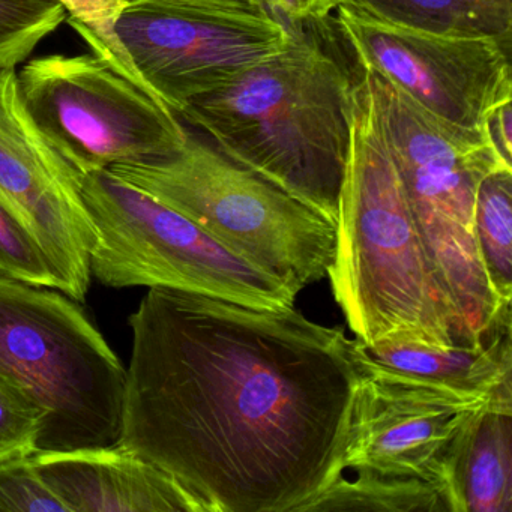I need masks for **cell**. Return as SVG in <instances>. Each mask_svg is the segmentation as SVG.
<instances>
[{
  "mask_svg": "<svg viewBox=\"0 0 512 512\" xmlns=\"http://www.w3.org/2000/svg\"><path fill=\"white\" fill-rule=\"evenodd\" d=\"M128 323L119 445L206 512H305L344 475L359 370L341 328L163 287Z\"/></svg>",
  "mask_w": 512,
  "mask_h": 512,
  "instance_id": "1",
  "label": "cell"
},
{
  "mask_svg": "<svg viewBox=\"0 0 512 512\" xmlns=\"http://www.w3.org/2000/svg\"><path fill=\"white\" fill-rule=\"evenodd\" d=\"M280 55L184 107L221 154L337 226L356 77L323 22L292 29Z\"/></svg>",
  "mask_w": 512,
  "mask_h": 512,
  "instance_id": "2",
  "label": "cell"
},
{
  "mask_svg": "<svg viewBox=\"0 0 512 512\" xmlns=\"http://www.w3.org/2000/svg\"><path fill=\"white\" fill-rule=\"evenodd\" d=\"M328 277L335 302L361 343L460 346L454 310L416 226L361 74L353 86Z\"/></svg>",
  "mask_w": 512,
  "mask_h": 512,
  "instance_id": "3",
  "label": "cell"
},
{
  "mask_svg": "<svg viewBox=\"0 0 512 512\" xmlns=\"http://www.w3.org/2000/svg\"><path fill=\"white\" fill-rule=\"evenodd\" d=\"M373 100L380 134L397 169L416 226L458 325L460 346L484 343L511 320L488 287L476 248L473 211L485 176L511 166L487 130L434 115L391 80L359 70Z\"/></svg>",
  "mask_w": 512,
  "mask_h": 512,
  "instance_id": "4",
  "label": "cell"
},
{
  "mask_svg": "<svg viewBox=\"0 0 512 512\" xmlns=\"http://www.w3.org/2000/svg\"><path fill=\"white\" fill-rule=\"evenodd\" d=\"M0 379L40 410L37 454L119 445L127 367L61 290L0 272Z\"/></svg>",
  "mask_w": 512,
  "mask_h": 512,
  "instance_id": "5",
  "label": "cell"
},
{
  "mask_svg": "<svg viewBox=\"0 0 512 512\" xmlns=\"http://www.w3.org/2000/svg\"><path fill=\"white\" fill-rule=\"evenodd\" d=\"M107 170L184 215L298 295L328 277L337 226L239 166L208 140L190 133L167 157L115 164Z\"/></svg>",
  "mask_w": 512,
  "mask_h": 512,
  "instance_id": "6",
  "label": "cell"
},
{
  "mask_svg": "<svg viewBox=\"0 0 512 512\" xmlns=\"http://www.w3.org/2000/svg\"><path fill=\"white\" fill-rule=\"evenodd\" d=\"M82 197L97 230L92 277L104 286L163 287L266 310L295 307L298 293L283 281L109 170L83 176Z\"/></svg>",
  "mask_w": 512,
  "mask_h": 512,
  "instance_id": "7",
  "label": "cell"
},
{
  "mask_svg": "<svg viewBox=\"0 0 512 512\" xmlns=\"http://www.w3.org/2000/svg\"><path fill=\"white\" fill-rule=\"evenodd\" d=\"M17 79L35 124L83 176L167 157L190 134L166 104L97 55L35 58Z\"/></svg>",
  "mask_w": 512,
  "mask_h": 512,
  "instance_id": "8",
  "label": "cell"
},
{
  "mask_svg": "<svg viewBox=\"0 0 512 512\" xmlns=\"http://www.w3.org/2000/svg\"><path fill=\"white\" fill-rule=\"evenodd\" d=\"M323 22L358 70L391 80L446 121L485 130L491 113L512 101L509 43L407 28L344 2Z\"/></svg>",
  "mask_w": 512,
  "mask_h": 512,
  "instance_id": "9",
  "label": "cell"
},
{
  "mask_svg": "<svg viewBox=\"0 0 512 512\" xmlns=\"http://www.w3.org/2000/svg\"><path fill=\"white\" fill-rule=\"evenodd\" d=\"M116 34L146 88L173 113L283 53L293 31L268 11L220 13L130 2Z\"/></svg>",
  "mask_w": 512,
  "mask_h": 512,
  "instance_id": "10",
  "label": "cell"
},
{
  "mask_svg": "<svg viewBox=\"0 0 512 512\" xmlns=\"http://www.w3.org/2000/svg\"><path fill=\"white\" fill-rule=\"evenodd\" d=\"M82 179L29 115L16 68H0V203L40 248L59 290L79 304L97 242Z\"/></svg>",
  "mask_w": 512,
  "mask_h": 512,
  "instance_id": "11",
  "label": "cell"
},
{
  "mask_svg": "<svg viewBox=\"0 0 512 512\" xmlns=\"http://www.w3.org/2000/svg\"><path fill=\"white\" fill-rule=\"evenodd\" d=\"M353 350L359 382L344 445V472L419 479L443 490L452 442L473 412L491 401L380 370L359 355L355 340Z\"/></svg>",
  "mask_w": 512,
  "mask_h": 512,
  "instance_id": "12",
  "label": "cell"
},
{
  "mask_svg": "<svg viewBox=\"0 0 512 512\" xmlns=\"http://www.w3.org/2000/svg\"><path fill=\"white\" fill-rule=\"evenodd\" d=\"M32 461L68 512H206L170 473L121 445L40 452Z\"/></svg>",
  "mask_w": 512,
  "mask_h": 512,
  "instance_id": "13",
  "label": "cell"
},
{
  "mask_svg": "<svg viewBox=\"0 0 512 512\" xmlns=\"http://www.w3.org/2000/svg\"><path fill=\"white\" fill-rule=\"evenodd\" d=\"M365 361L397 376L482 401H512L511 323L484 343L449 349L421 344L367 346L355 338Z\"/></svg>",
  "mask_w": 512,
  "mask_h": 512,
  "instance_id": "14",
  "label": "cell"
},
{
  "mask_svg": "<svg viewBox=\"0 0 512 512\" xmlns=\"http://www.w3.org/2000/svg\"><path fill=\"white\" fill-rule=\"evenodd\" d=\"M443 493L449 512L512 511V401L473 412L446 457Z\"/></svg>",
  "mask_w": 512,
  "mask_h": 512,
  "instance_id": "15",
  "label": "cell"
},
{
  "mask_svg": "<svg viewBox=\"0 0 512 512\" xmlns=\"http://www.w3.org/2000/svg\"><path fill=\"white\" fill-rule=\"evenodd\" d=\"M377 19L455 37L511 44L512 0H343Z\"/></svg>",
  "mask_w": 512,
  "mask_h": 512,
  "instance_id": "16",
  "label": "cell"
},
{
  "mask_svg": "<svg viewBox=\"0 0 512 512\" xmlns=\"http://www.w3.org/2000/svg\"><path fill=\"white\" fill-rule=\"evenodd\" d=\"M476 248L485 280L502 305L512 299V169L500 167L485 176L473 211Z\"/></svg>",
  "mask_w": 512,
  "mask_h": 512,
  "instance_id": "17",
  "label": "cell"
},
{
  "mask_svg": "<svg viewBox=\"0 0 512 512\" xmlns=\"http://www.w3.org/2000/svg\"><path fill=\"white\" fill-rule=\"evenodd\" d=\"M308 511H449V506L442 488L430 482L356 473L353 479L340 476Z\"/></svg>",
  "mask_w": 512,
  "mask_h": 512,
  "instance_id": "18",
  "label": "cell"
},
{
  "mask_svg": "<svg viewBox=\"0 0 512 512\" xmlns=\"http://www.w3.org/2000/svg\"><path fill=\"white\" fill-rule=\"evenodd\" d=\"M56 2L64 8L71 28L94 50V55L151 94L116 34V25L121 19V14L130 5L128 0H56Z\"/></svg>",
  "mask_w": 512,
  "mask_h": 512,
  "instance_id": "19",
  "label": "cell"
},
{
  "mask_svg": "<svg viewBox=\"0 0 512 512\" xmlns=\"http://www.w3.org/2000/svg\"><path fill=\"white\" fill-rule=\"evenodd\" d=\"M67 20L56 0H0V68H17Z\"/></svg>",
  "mask_w": 512,
  "mask_h": 512,
  "instance_id": "20",
  "label": "cell"
},
{
  "mask_svg": "<svg viewBox=\"0 0 512 512\" xmlns=\"http://www.w3.org/2000/svg\"><path fill=\"white\" fill-rule=\"evenodd\" d=\"M0 512H68L32 457L0 461Z\"/></svg>",
  "mask_w": 512,
  "mask_h": 512,
  "instance_id": "21",
  "label": "cell"
},
{
  "mask_svg": "<svg viewBox=\"0 0 512 512\" xmlns=\"http://www.w3.org/2000/svg\"><path fill=\"white\" fill-rule=\"evenodd\" d=\"M0 272L35 284L59 290L49 263L28 233L0 203Z\"/></svg>",
  "mask_w": 512,
  "mask_h": 512,
  "instance_id": "22",
  "label": "cell"
},
{
  "mask_svg": "<svg viewBox=\"0 0 512 512\" xmlns=\"http://www.w3.org/2000/svg\"><path fill=\"white\" fill-rule=\"evenodd\" d=\"M40 430V410L0 379V461L37 454Z\"/></svg>",
  "mask_w": 512,
  "mask_h": 512,
  "instance_id": "23",
  "label": "cell"
},
{
  "mask_svg": "<svg viewBox=\"0 0 512 512\" xmlns=\"http://www.w3.org/2000/svg\"><path fill=\"white\" fill-rule=\"evenodd\" d=\"M512 101L497 107L485 122V130L497 154L512 167Z\"/></svg>",
  "mask_w": 512,
  "mask_h": 512,
  "instance_id": "24",
  "label": "cell"
},
{
  "mask_svg": "<svg viewBox=\"0 0 512 512\" xmlns=\"http://www.w3.org/2000/svg\"><path fill=\"white\" fill-rule=\"evenodd\" d=\"M260 4L278 20L295 29L311 22H319L311 0H259Z\"/></svg>",
  "mask_w": 512,
  "mask_h": 512,
  "instance_id": "25",
  "label": "cell"
},
{
  "mask_svg": "<svg viewBox=\"0 0 512 512\" xmlns=\"http://www.w3.org/2000/svg\"><path fill=\"white\" fill-rule=\"evenodd\" d=\"M145 2L167 5V7L191 8V10L220 11V13L268 11L259 0H145Z\"/></svg>",
  "mask_w": 512,
  "mask_h": 512,
  "instance_id": "26",
  "label": "cell"
},
{
  "mask_svg": "<svg viewBox=\"0 0 512 512\" xmlns=\"http://www.w3.org/2000/svg\"><path fill=\"white\" fill-rule=\"evenodd\" d=\"M343 0H311V4L314 5V10L317 13V19L319 22L325 20L328 17V14L337 7L338 4H341Z\"/></svg>",
  "mask_w": 512,
  "mask_h": 512,
  "instance_id": "27",
  "label": "cell"
},
{
  "mask_svg": "<svg viewBox=\"0 0 512 512\" xmlns=\"http://www.w3.org/2000/svg\"><path fill=\"white\" fill-rule=\"evenodd\" d=\"M128 2H134V0H128Z\"/></svg>",
  "mask_w": 512,
  "mask_h": 512,
  "instance_id": "28",
  "label": "cell"
}]
</instances>
